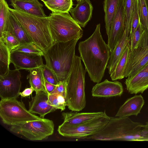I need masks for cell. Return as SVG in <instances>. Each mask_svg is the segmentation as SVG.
I'll list each match as a JSON object with an SVG mask.
<instances>
[{
  "label": "cell",
  "instance_id": "obj_1",
  "mask_svg": "<svg viewBox=\"0 0 148 148\" xmlns=\"http://www.w3.org/2000/svg\"><path fill=\"white\" fill-rule=\"evenodd\" d=\"M100 24L97 25L92 34L78 44L80 57L90 80L96 83L103 77L110 57V51L103 39Z\"/></svg>",
  "mask_w": 148,
  "mask_h": 148
},
{
  "label": "cell",
  "instance_id": "obj_2",
  "mask_svg": "<svg viewBox=\"0 0 148 148\" xmlns=\"http://www.w3.org/2000/svg\"><path fill=\"white\" fill-rule=\"evenodd\" d=\"M10 10L32 41L44 52L54 42L48 16H38L10 8Z\"/></svg>",
  "mask_w": 148,
  "mask_h": 148
},
{
  "label": "cell",
  "instance_id": "obj_3",
  "mask_svg": "<svg viewBox=\"0 0 148 148\" xmlns=\"http://www.w3.org/2000/svg\"><path fill=\"white\" fill-rule=\"evenodd\" d=\"M143 124L129 117H110L103 128L97 134L85 138L105 141H141Z\"/></svg>",
  "mask_w": 148,
  "mask_h": 148
},
{
  "label": "cell",
  "instance_id": "obj_4",
  "mask_svg": "<svg viewBox=\"0 0 148 148\" xmlns=\"http://www.w3.org/2000/svg\"><path fill=\"white\" fill-rule=\"evenodd\" d=\"M78 40L55 42L44 52L46 64L55 74L59 82L67 80L70 74Z\"/></svg>",
  "mask_w": 148,
  "mask_h": 148
},
{
  "label": "cell",
  "instance_id": "obj_5",
  "mask_svg": "<svg viewBox=\"0 0 148 148\" xmlns=\"http://www.w3.org/2000/svg\"><path fill=\"white\" fill-rule=\"evenodd\" d=\"M80 57L75 55L70 74L67 80V106L72 111L79 112L86 106L85 76Z\"/></svg>",
  "mask_w": 148,
  "mask_h": 148
},
{
  "label": "cell",
  "instance_id": "obj_6",
  "mask_svg": "<svg viewBox=\"0 0 148 148\" xmlns=\"http://www.w3.org/2000/svg\"><path fill=\"white\" fill-rule=\"evenodd\" d=\"M54 42H67L82 36L83 30L69 12H52L48 16Z\"/></svg>",
  "mask_w": 148,
  "mask_h": 148
},
{
  "label": "cell",
  "instance_id": "obj_7",
  "mask_svg": "<svg viewBox=\"0 0 148 148\" xmlns=\"http://www.w3.org/2000/svg\"><path fill=\"white\" fill-rule=\"evenodd\" d=\"M0 116L3 123L10 126L42 118L30 112L16 98L1 99Z\"/></svg>",
  "mask_w": 148,
  "mask_h": 148
},
{
  "label": "cell",
  "instance_id": "obj_8",
  "mask_svg": "<svg viewBox=\"0 0 148 148\" xmlns=\"http://www.w3.org/2000/svg\"><path fill=\"white\" fill-rule=\"evenodd\" d=\"M54 127L52 121L42 118L11 126L10 130L30 140H40L52 135Z\"/></svg>",
  "mask_w": 148,
  "mask_h": 148
},
{
  "label": "cell",
  "instance_id": "obj_9",
  "mask_svg": "<svg viewBox=\"0 0 148 148\" xmlns=\"http://www.w3.org/2000/svg\"><path fill=\"white\" fill-rule=\"evenodd\" d=\"M110 117L106 113L101 116L77 125L69 127L60 125L58 131L60 135L64 137L85 138L101 131L109 121Z\"/></svg>",
  "mask_w": 148,
  "mask_h": 148
},
{
  "label": "cell",
  "instance_id": "obj_10",
  "mask_svg": "<svg viewBox=\"0 0 148 148\" xmlns=\"http://www.w3.org/2000/svg\"><path fill=\"white\" fill-rule=\"evenodd\" d=\"M19 70H10L5 75L0 76V97L1 99L17 98L19 96L21 86Z\"/></svg>",
  "mask_w": 148,
  "mask_h": 148
},
{
  "label": "cell",
  "instance_id": "obj_11",
  "mask_svg": "<svg viewBox=\"0 0 148 148\" xmlns=\"http://www.w3.org/2000/svg\"><path fill=\"white\" fill-rule=\"evenodd\" d=\"M125 28L123 0H120L112 22L108 36V44L110 53L121 38Z\"/></svg>",
  "mask_w": 148,
  "mask_h": 148
},
{
  "label": "cell",
  "instance_id": "obj_12",
  "mask_svg": "<svg viewBox=\"0 0 148 148\" xmlns=\"http://www.w3.org/2000/svg\"><path fill=\"white\" fill-rule=\"evenodd\" d=\"M148 63V45L143 44L130 51L125 72V77L136 74Z\"/></svg>",
  "mask_w": 148,
  "mask_h": 148
},
{
  "label": "cell",
  "instance_id": "obj_13",
  "mask_svg": "<svg viewBox=\"0 0 148 148\" xmlns=\"http://www.w3.org/2000/svg\"><path fill=\"white\" fill-rule=\"evenodd\" d=\"M42 56L27 53L21 52L12 51L10 63L15 69L28 70L40 67L44 65Z\"/></svg>",
  "mask_w": 148,
  "mask_h": 148
},
{
  "label": "cell",
  "instance_id": "obj_14",
  "mask_svg": "<svg viewBox=\"0 0 148 148\" xmlns=\"http://www.w3.org/2000/svg\"><path fill=\"white\" fill-rule=\"evenodd\" d=\"M125 83L131 94L143 93L148 89V63L135 75L127 77Z\"/></svg>",
  "mask_w": 148,
  "mask_h": 148
},
{
  "label": "cell",
  "instance_id": "obj_15",
  "mask_svg": "<svg viewBox=\"0 0 148 148\" xmlns=\"http://www.w3.org/2000/svg\"><path fill=\"white\" fill-rule=\"evenodd\" d=\"M123 89L122 84L117 81H110L107 79L97 83L92 88L91 93L93 97L109 98L120 96Z\"/></svg>",
  "mask_w": 148,
  "mask_h": 148
},
{
  "label": "cell",
  "instance_id": "obj_16",
  "mask_svg": "<svg viewBox=\"0 0 148 148\" xmlns=\"http://www.w3.org/2000/svg\"><path fill=\"white\" fill-rule=\"evenodd\" d=\"M48 94L46 91L36 92V95L29 102V110L31 113L40 115L44 118L45 116L56 109L48 103Z\"/></svg>",
  "mask_w": 148,
  "mask_h": 148
},
{
  "label": "cell",
  "instance_id": "obj_17",
  "mask_svg": "<svg viewBox=\"0 0 148 148\" xmlns=\"http://www.w3.org/2000/svg\"><path fill=\"white\" fill-rule=\"evenodd\" d=\"M93 9L90 0H81L69 12L73 18L81 27L84 28L92 17Z\"/></svg>",
  "mask_w": 148,
  "mask_h": 148
},
{
  "label": "cell",
  "instance_id": "obj_18",
  "mask_svg": "<svg viewBox=\"0 0 148 148\" xmlns=\"http://www.w3.org/2000/svg\"><path fill=\"white\" fill-rule=\"evenodd\" d=\"M106 113L105 111L79 113L72 111L69 112H63L62 115L64 121L60 125L64 127L77 125L101 116Z\"/></svg>",
  "mask_w": 148,
  "mask_h": 148
},
{
  "label": "cell",
  "instance_id": "obj_19",
  "mask_svg": "<svg viewBox=\"0 0 148 148\" xmlns=\"http://www.w3.org/2000/svg\"><path fill=\"white\" fill-rule=\"evenodd\" d=\"M144 103L145 101L142 95H136L125 101L120 107L115 116H136L140 113Z\"/></svg>",
  "mask_w": 148,
  "mask_h": 148
},
{
  "label": "cell",
  "instance_id": "obj_20",
  "mask_svg": "<svg viewBox=\"0 0 148 148\" xmlns=\"http://www.w3.org/2000/svg\"><path fill=\"white\" fill-rule=\"evenodd\" d=\"M10 1L11 2L10 5L14 8V9L38 16H47L43 9V5L38 0Z\"/></svg>",
  "mask_w": 148,
  "mask_h": 148
},
{
  "label": "cell",
  "instance_id": "obj_21",
  "mask_svg": "<svg viewBox=\"0 0 148 148\" xmlns=\"http://www.w3.org/2000/svg\"><path fill=\"white\" fill-rule=\"evenodd\" d=\"M130 31V29H125L121 38L110 53V58L107 67L110 75L113 72L123 50L128 45Z\"/></svg>",
  "mask_w": 148,
  "mask_h": 148
},
{
  "label": "cell",
  "instance_id": "obj_22",
  "mask_svg": "<svg viewBox=\"0 0 148 148\" xmlns=\"http://www.w3.org/2000/svg\"><path fill=\"white\" fill-rule=\"evenodd\" d=\"M130 49L127 45L119 58L110 77L112 81L122 79L125 77V72Z\"/></svg>",
  "mask_w": 148,
  "mask_h": 148
},
{
  "label": "cell",
  "instance_id": "obj_23",
  "mask_svg": "<svg viewBox=\"0 0 148 148\" xmlns=\"http://www.w3.org/2000/svg\"><path fill=\"white\" fill-rule=\"evenodd\" d=\"M29 74L27 76L29 84L36 92L40 91H46L45 86V79L42 71L40 67L29 70Z\"/></svg>",
  "mask_w": 148,
  "mask_h": 148
},
{
  "label": "cell",
  "instance_id": "obj_24",
  "mask_svg": "<svg viewBox=\"0 0 148 148\" xmlns=\"http://www.w3.org/2000/svg\"><path fill=\"white\" fill-rule=\"evenodd\" d=\"M145 43H148V31L143 27L140 21L134 34L129 40L128 45L132 51Z\"/></svg>",
  "mask_w": 148,
  "mask_h": 148
},
{
  "label": "cell",
  "instance_id": "obj_25",
  "mask_svg": "<svg viewBox=\"0 0 148 148\" xmlns=\"http://www.w3.org/2000/svg\"><path fill=\"white\" fill-rule=\"evenodd\" d=\"M120 0H104L103 3L105 22L106 34L108 36L111 24Z\"/></svg>",
  "mask_w": 148,
  "mask_h": 148
},
{
  "label": "cell",
  "instance_id": "obj_26",
  "mask_svg": "<svg viewBox=\"0 0 148 148\" xmlns=\"http://www.w3.org/2000/svg\"><path fill=\"white\" fill-rule=\"evenodd\" d=\"M10 12L5 0H0V35L10 32L11 24Z\"/></svg>",
  "mask_w": 148,
  "mask_h": 148
},
{
  "label": "cell",
  "instance_id": "obj_27",
  "mask_svg": "<svg viewBox=\"0 0 148 148\" xmlns=\"http://www.w3.org/2000/svg\"><path fill=\"white\" fill-rule=\"evenodd\" d=\"M11 26L10 32L20 42V44L32 42L24 29L10 12Z\"/></svg>",
  "mask_w": 148,
  "mask_h": 148
},
{
  "label": "cell",
  "instance_id": "obj_28",
  "mask_svg": "<svg viewBox=\"0 0 148 148\" xmlns=\"http://www.w3.org/2000/svg\"><path fill=\"white\" fill-rule=\"evenodd\" d=\"M73 0H52L44 3L45 6L52 12H69L72 8Z\"/></svg>",
  "mask_w": 148,
  "mask_h": 148
},
{
  "label": "cell",
  "instance_id": "obj_29",
  "mask_svg": "<svg viewBox=\"0 0 148 148\" xmlns=\"http://www.w3.org/2000/svg\"><path fill=\"white\" fill-rule=\"evenodd\" d=\"M10 53L6 45L0 40V76L5 75L10 70Z\"/></svg>",
  "mask_w": 148,
  "mask_h": 148
},
{
  "label": "cell",
  "instance_id": "obj_30",
  "mask_svg": "<svg viewBox=\"0 0 148 148\" xmlns=\"http://www.w3.org/2000/svg\"><path fill=\"white\" fill-rule=\"evenodd\" d=\"M12 51L21 52L27 53L40 55L42 56H43L44 54V52L33 42L20 44Z\"/></svg>",
  "mask_w": 148,
  "mask_h": 148
},
{
  "label": "cell",
  "instance_id": "obj_31",
  "mask_svg": "<svg viewBox=\"0 0 148 148\" xmlns=\"http://www.w3.org/2000/svg\"><path fill=\"white\" fill-rule=\"evenodd\" d=\"M140 22L148 31V0H138Z\"/></svg>",
  "mask_w": 148,
  "mask_h": 148
},
{
  "label": "cell",
  "instance_id": "obj_32",
  "mask_svg": "<svg viewBox=\"0 0 148 148\" xmlns=\"http://www.w3.org/2000/svg\"><path fill=\"white\" fill-rule=\"evenodd\" d=\"M48 103L57 109L64 110L67 103L66 98L62 96L57 94H48Z\"/></svg>",
  "mask_w": 148,
  "mask_h": 148
},
{
  "label": "cell",
  "instance_id": "obj_33",
  "mask_svg": "<svg viewBox=\"0 0 148 148\" xmlns=\"http://www.w3.org/2000/svg\"><path fill=\"white\" fill-rule=\"evenodd\" d=\"M0 40L6 45L11 52L20 44L19 41L9 32H4L0 35Z\"/></svg>",
  "mask_w": 148,
  "mask_h": 148
},
{
  "label": "cell",
  "instance_id": "obj_34",
  "mask_svg": "<svg viewBox=\"0 0 148 148\" xmlns=\"http://www.w3.org/2000/svg\"><path fill=\"white\" fill-rule=\"evenodd\" d=\"M140 18L138 12V0H135L134 6L131 21L130 31L129 40L132 36L136 30L139 22Z\"/></svg>",
  "mask_w": 148,
  "mask_h": 148
},
{
  "label": "cell",
  "instance_id": "obj_35",
  "mask_svg": "<svg viewBox=\"0 0 148 148\" xmlns=\"http://www.w3.org/2000/svg\"><path fill=\"white\" fill-rule=\"evenodd\" d=\"M41 69L44 79L48 82L56 85L59 82L58 79L55 74L46 64L40 67Z\"/></svg>",
  "mask_w": 148,
  "mask_h": 148
},
{
  "label": "cell",
  "instance_id": "obj_36",
  "mask_svg": "<svg viewBox=\"0 0 148 148\" xmlns=\"http://www.w3.org/2000/svg\"><path fill=\"white\" fill-rule=\"evenodd\" d=\"M67 80L59 82L56 85L54 90L50 93L61 95L66 98L67 95Z\"/></svg>",
  "mask_w": 148,
  "mask_h": 148
},
{
  "label": "cell",
  "instance_id": "obj_37",
  "mask_svg": "<svg viewBox=\"0 0 148 148\" xmlns=\"http://www.w3.org/2000/svg\"><path fill=\"white\" fill-rule=\"evenodd\" d=\"M143 129L141 132V141H148V122L143 125Z\"/></svg>",
  "mask_w": 148,
  "mask_h": 148
},
{
  "label": "cell",
  "instance_id": "obj_38",
  "mask_svg": "<svg viewBox=\"0 0 148 148\" xmlns=\"http://www.w3.org/2000/svg\"><path fill=\"white\" fill-rule=\"evenodd\" d=\"M56 85L51 84L45 79V86L47 92L50 94L55 89Z\"/></svg>",
  "mask_w": 148,
  "mask_h": 148
},
{
  "label": "cell",
  "instance_id": "obj_39",
  "mask_svg": "<svg viewBox=\"0 0 148 148\" xmlns=\"http://www.w3.org/2000/svg\"><path fill=\"white\" fill-rule=\"evenodd\" d=\"M34 90L31 87L30 88H25L23 91L19 93V95L23 97H27L30 95L32 93Z\"/></svg>",
  "mask_w": 148,
  "mask_h": 148
},
{
  "label": "cell",
  "instance_id": "obj_40",
  "mask_svg": "<svg viewBox=\"0 0 148 148\" xmlns=\"http://www.w3.org/2000/svg\"><path fill=\"white\" fill-rule=\"evenodd\" d=\"M42 1L43 3L49 1H50L52 0H40Z\"/></svg>",
  "mask_w": 148,
  "mask_h": 148
},
{
  "label": "cell",
  "instance_id": "obj_41",
  "mask_svg": "<svg viewBox=\"0 0 148 148\" xmlns=\"http://www.w3.org/2000/svg\"><path fill=\"white\" fill-rule=\"evenodd\" d=\"M76 0L77 2H78V1H80L81 0Z\"/></svg>",
  "mask_w": 148,
  "mask_h": 148
},
{
  "label": "cell",
  "instance_id": "obj_42",
  "mask_svg": "<svg viewBox=\"0 0 148 148\" xmlns=\"http://www.w3.org/2000/svg\"><path fill=\"white\" fill-rule=\"evenodd\" d=\"M23 0V1H30L32 0Z\"/></svg>",
  "mask_w": 148,
  "mask_h": 148
}]
</instances>
